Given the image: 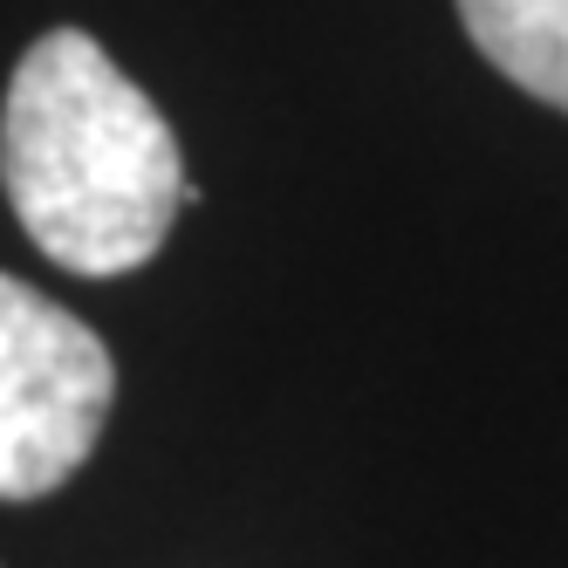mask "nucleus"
I'll list each match as a JSON object with an SVG mask.
<instances>
[{"label": "nucleus", "instance_id": "obj_1", "mask_svg": "<svg viewBox=\"0 0 568 568\" xmlns=\"http://www.w3.org/2000/svg\"><path fill=\"white\" fill-rule=\"evenodd\" d=\"M0 185L28 240L69 274L144 267L185 206L179 138L83 28H49L0 103Z\"/></svg>", "mask_w": 568, "mask_h": 568}, {"label": "nucleus", "instance_id": "obj_2", "mask_svg": "<svg viewBox=\"0 0 568 568\" xmlns=\"http://www.w3.org/2000/svg\"><path fill=\"white\" fill-rule=\"evenodd\" d=\"M116 404L103 336L0 274V500H42L97 453Z\"/></svg>", "mask_w": 568, "mask_h": 568}, {"label": "nucleus", "instance_id": "obj_3", "mask_svg": "<svg viewBox=\"0 0 568 568\" xmlns=\"http://www.w3.org/2000/svg\"><path fill=\"white\" fill-rule=\"evenodd\" d=\"M473 49L568 116V0H459Z\"/></svg>", "mask_w": 568, "mask_h": 568}]
</instances>
